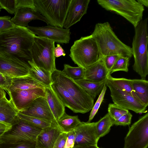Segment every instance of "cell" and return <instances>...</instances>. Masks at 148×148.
Here are the masks:
<instances>
[{
	"label": "cell",
	"mask_w": 148,
	"mask_h": 148,
	"mask_svg": "<svg viewBox=\"0 0 148 148\" xmlns=\"http://www.w3.org/2000/svg\"><path fill=\"white\" fill-rule=\"evenodd\" d=\"M36 36L27 27L15 25L0 34V54L28 63L32 60L30 51Z\"/></svg>",
	"instance_id": "6da1fadb"
},
{
	"label": "cell",
	"mask_w": 148,
	"mask_h": 148,
	"mask_svg": "<svg viewBox=\"0 0 148 148\" xmlns=\"http://www.w3.org/2000/svg\"><path fill=\"white\" fill-rule=\"evenodd\" d=\"M91 35L97 45L99 59L108 56L117 55L130 59L132 56L131 48L119 39L109 22L96 24Z\"/></svg>",
	"instance_id": "7a4b0ae2"
},
{
	"label": "cell",
	"mask_w": 148,
	"mask_h": 148,
	"mask_svg": "<svg viewBox=\"0 0 148 148\" xmlns=\"http://www.w3.org/2000/svg\"><path fill=\"white\" fill-rule=\"evenodd\" d=\"M148 18L142 20L134 27L131 48L134 61L133 69L143 79L148 74Z\"/></svg>",
	"instance_id": "3957f363"
},
{
	"label": "cell",
	"mask_w": 148,
	"mask_h": 148,
	"mask_svg": "<svg viewBox=\"0 0 148 148\" xmlns=\"http://www.w3.org/2000/svg\"><path fill=\"white\" fill-rule=\"evenodd\" d=\"M70 51L69 56L75 64L84 69L99 59L97 45L91 35L75 41Z\"/></svg>",
	"instance_id": "277c9868"
},
{
	"label": "cell",
	"mask_w": 148,
	"mask_h": 148,
	"mask_svg": "<svg viewBox=\"0 0 148 148\" xmlns=\"http://www.w3.org/2000/svg\"><path fill=\"white\" fill-rule=\"evenodd\" d=\"M105 10L115 12L136 27L142 20L144 6L135 0H97Z\"/></svg>",
	"instance_id": "5b68a950"
},
{
	"label": "cell",
	"mask_w": 148,
	"mask_h": 148,
	"mask_svg": "<svg viewBox=\"0 0 148 148\" xmlns=\"http://www.w3.org/2000/svg\"><path fill=\"white\" fill-rule=\"evenodd\" d=\"M37 10L51 26L63 28L71 0H34Z\"/></svg>",
	"instance_id": "8992f818"
},
{
	"label": "cell",
	"mask_w": 148,
	"mask_h": 148,
	"mask_svg": "<svg viewBox=\"0 0 148 148\" xmlns=\"http://www.w3.org/2000/svg\"><path fill=\"white\" fill-rule=\"evenodd\" d=\"M51 80L64 88L72 99L87 112L94 106V99L73 79L56 69L51 73Z\"/></svg>",
	"instance_id": "52a82bcc"
},
{
	"label": "cell",
	"mask_w": 148,
	"mask_h": 148,
	"mask_svg": "<svg viewBox=\"0 0 148 148\" xmlns=\"http://www.w3.org/2000/svg\"><path fill=\"white\" fill-rule=\"evenodd\" d=\"M55 42L36 36L31 50L32 60L38 67L51 73L56 69L54 55Z\"/></svg>",
	"instance_id": "ba28073f"
},
{
	"label": "cell",
	"mask_w": 148,
	"mask_h": 148,
	"mask_svg": "<svg viewBox=\"0 0 148 148\" xmlns=\"http://www.w3.org/2000/svg\"><path fill=\"white\" fill-rule=\"evenodd\" d=\"M41 130L19 119L17 123L13 125L0 137V144L29 142L36 144L37 136Z\"/></svg>",
	"instance_id": "9c48e42d"
},
{
	"label": "cell",
	"mask_w": 148,
	"mask_h": 148,
	"mask_svg": "<svg viewBox=\"0 0 148 148\" xmlns=\"http://www.w3.org/2000/svg\"><path fill=\"white\" fill-rule=\"evenodd\" d=\"M148 113L134 123L125 138L124 148H147Z\"/></svg>",
	"instance_id": "30bf717a"
},
{
	"label": "cell",
	"mask_w": 148,
	"mask_h": 148,
	"mask_svg": "<svg viewBox=\"0 0 148 148\" xmlns=\"http://www.w3.org/2000/svg\"><path fill=\"white\" fill-rule=\"evenodd\" d=\"M106 85L109 88L114 103L137 113L145 112L147 107L133 97L123 92L112 84L107 79Z\"/></svg>",
	"instance_id": "8fae6325"
},
{
	"label": "cell",
	"mask_w": 148,
	"mask_h": 148,
	"mask_svg": "<svg viewBox=\"0 0 148 148\" xmlns=\"http://www.w3.org/2000/svg\"><path fill=\"white\" fill-rule=\"evenodd\" d=\"M10 99L19 112H21L37 98L45 97V90L34 88L16 89L8 94Z\"/></svg>",
	"instance_id": "7c38bea8"
},
{
	"label": "cell",
	"mask_w": 148,
	"mask_h": 148,
	"mask_svg": "<svg viewBox=\"0 0 148 148\" xmlns=\"http://www.w3.org/2000/svg\"><path fill=\"white\" fill-rule=\"evenodd\" d=\"M27 27L39 37L47 38L55 42L68 43L70 39V29H64L51 26L40 27L28 26Z\"/></svg>",
	"instance_id": "4fadbf2b"
},
{
	"label": "cell",
	"mask_w": 148,
	"mask_h": 148,
	"mask_svg": "<svg viewBox=\"0 0 148 148\" xmlns=\"http://www.w3.org/2000/svg\"><path fill=\"white\" fill-rule=\"evenodd\" d=\"M19 112L58 125L45 97L37 98L22 111Z\"/></svg>",
	"instance_id": "5bb4252c"
},
{
	"label": "cell",
	"mask_w": 148,
	"mask_h": 148,
	"mask_svg": "<svg viewBox=\"0 0 148 148\" xmlns=\"http://www.w3.org/2000/svg\"><path fill=\"white\" fill-rule=\"evenodd\" d=\"M30 67L28 63L7 58L0 54V73L9 78L28 75Z\"/></svg>",
	"instance_id": "9a60e30c"
},
{
	"label": "cell",
	"mask_w": 148,
	"mask_h": 148,
	"mask_svg": "<svg viewBox=\"0 0 148 148\" xmlns=\"http://www.w3.org/2000/svg\"><path fill=\"white\" fill-rule=\"evenodd\" d=\"M95 122H81L74 130L75 134L74 146L97 145L98 139L95 130Z\"/></svg>",
	"instance_id": "2e32d148"
},
{
	"label": "cell",
	"mask_w": 148,
	"mask_h": 148,
	"mask_svg": "<svg viewBox=\"0 0 148 148\" xmlns=\"http://www.w3.org/2000/svg\"><path fill=\"white\" fill-rule=\"evenodd\" d=\"M90 0H71L63 27L69 29L77 22L87 13Z\"/></svg>",
	"instance_id": "e0dca14e"
},
{
	"label": "cell",
	"mask_w": 148,
	"mask_h": 148,
	"mask_svg": "<svg viewBox=\"0 0 148 148\" xmlns=\"http://www.w3.org/2000/svg\"><path fill=\"white\" fill-rule=\"evenodd\" d=\"M38 20L49 24L48 21L37 10L25 7H17L15 15L11 19L16 26L27 27L28 23L32 20Z\"/></svg>",
	"instance_id": "ac0fdd59"
},
{
	"label": "cell",
	"mask_w": 148,
	"mask_h": 148,
	"mask_svg": "<svg viewBox=\"0 0 148 148\" xmlns=\"http://www.w3.org/2000/svg\"><path fill=\"white\" fill-rule=\"evenodd\" d=\"M62 132L57 124L52 123L50 126L42 129L37 137L36 148H53Z\"/></svg>",
	"instance_id": "d6986e66"
},
{
	"label": "cell",
	"mask_w": 148,
	"mask_h": 148,
	"mask_svg": "<svg viewBox=\"0 0 148 148\" xmlns=\"http://www.w3.org/2000/svg\"><path fill=\"white\" fill-rule=\"evenodd\" d=\"M18 111L6 95L0 99V121L14 125L18 123Z\"/></svg>",
	"instance_id": "ffe728a7"
},
{
	"label": "cell",
	"mask_w": 148,
	"mask_h": 148,
	"mask_svg": "<svg viewBox=\"0 0 148 148\" xmlns=\"http://www.w3.org/2000/svg\"><path fill=\"white\" fill-rule=\"evenodd\" d=\"M50 86L65 107L69 108L74 113H87L74 101L67 91L62 86L51 80Z\"/></svg>",
	"instance_id": "44dd1931"
},
{
	"label": "cell",
	"mask_w": 148,
	"mask_h": 148,
	"mask_svg": "<svg viewBox=\"0 0 148 148\" xmlns=\"http://www.w3.org/2000/svg\"><path fill=\"white\" fill-rule=\"evenodd\" d=\"M84 79L94 82H99L106 79L109 73L103 61V57L84 70Z\"/></svg>",
	"instance_id": "7402d4cb"
},
{
	"label": "cell",
	"mask_w": 148,
	"mask_h": 148,
	"mask_svg": "<svg viewBox=\"0 0 148 148\" xmlns=\"http://www.w3.org/2000/svg\"><path fill=\"white\" fill-rule=\"evenodd\" d=\"M10 85L8 94L16 89L28 90L40 88L45 90L46 86L29 75L13 78H9Z\"/></svg>",
	"instance_id": "603a6c76"
},
{
	"label": "cell",
	"mask_w": 148,
	"mask_h": 148,
	"mask_svg": "<svg viewBox=\"0 0 148 148\" xmlns=\"http://www.w3.org/2000/svg\"><path fill=\"white\" fill-rule=\"evenodd\" d=\"M45 97L54 117L58 121L65 112V106L50 86L46 87Z\"/></svg>",
	"instance_id": "cb8c5ba5"
},
{
	"label": "cell",
	"mask_w": 148,
	"mask_h": 148,
	"mask_svg": "<svg viewBox=\"0 0 148 148\" xmlns=\"http://www.w3.org/2000/svg\"><path fill=\"white\" fill-rule=\"evenodd\" d=\"M27 62L30 67L29 75L46 87L50 86L51 83V73L38 66L32 60Z\"/></svg>",
	"instance_id": "d4e9b609"
},
{
	"label": "cell",
	"mask_w": 148,
	"mask_h": 148,
	"mask_svg": "<svg viewBox=\"0 0 148 148\" xmlns=\"http://www.w3.org/2000/svg\"><path fill=\"white\" fill-rule=\"evenodd\" d=\"M84 90L94 99L100 93L105 85L107 79L99 82H94L85 79L75 80Z\"/></svg>",
	"instance_id": "484cf974"
},
{
	"label": "cell",
	"mask_w": 148,
	"mask_h": 148,
	"mask_svg": "<svg viewBox=\"0 0 148 148\" xmlns=\"http://www.w3.org/2000/svg\"><path fill=\"white\" fill-rule=\"evenodd\" d=\"M135 92L140 102L147 107L148 105V81L146 79H131Z\"/></svg>",
	"instance_id": "4316f807"
},
{
	"label": "cell",
	"mask_w": 148,
	"mask_h": 148,
	"mask_svg": "<svg viewBox=\"0 0 148 148\" xmlns=\"http://www.w3.org/2000/svg\"><path fill=\"white\" fill-rule=\"evenodd\" d=\"M107 79L119 89L130 94L142 103L136 95L133 90L131 82V79L123 78H114L111 76L110 73H109Z\"/></svg>",
	"instance_id": "83f0119b"
},
{
	"label": "cell",
	"mask_w": 148,
	"mask_h": 148,
	"mask_svg": "<svg viewBox=\"0 0 148 148\" xmlns=\"http://www.w3.org/2000/svg\"><path fill=\"white\" fill-rule=\"evenodd\" d=\"M81 122L77 115L70 116L65 112L57 121L62 132L66 133L74 130Z\"/></svg>",
	"instance_id": "f1b7e54d"
},
{
	"label": "cell",
	"mask_w": 148,
	"mask_h": 148,
	"mask_svg": "<svg viewBox=\"0 0 148 148\" xmlns=\"http://www.w3.org/2000/svg\"><path fill=\"white\" fill-rule=\"evenodd\" d=\"M113 123L114 120L111 118L108 113L95 122V130L98 140L109 132L111 127L114 125Z\"/></svg>",
	"instance_id": "f546056e"
},
{
	"label": "cell",
	"mask_w": 148,
	"mask_h": 148,
	"mask_svg": "<svg viewBox=\"0 0 148 148\" xmlns=\"http://www.w3.org/2000/svg\"><path fill=\"white\" fill-rule=\"evenodd\" d=\"M17 116L19 119L25 121L33 126L41 130L50 126L52 124L49 122L19 112L18 113Z\"/></svg>",
	"instance_id": "4dcf8cb0"
},
{
	"label": "cell",
	"mask_w": 148,
	"mask_h": 148,
	"mask_svg": "<svg viewBox=\"0 0 148 148\" xmlns=\"http://www.w3.org/2000/svg\"><path fill=\"white\" fill-rule=\"evenodd\" d=\"M84 70L80 66L73 67L69 64H65L62 71L67 77L76 80L84 79Z\"/></svg>",
	"instance_id": "1f68e13d"
},
{
	"label": "cell",
	"mask_w": 148,
	"mask_h": 148,
	"mask_svg": "<svg viewBox=\"0 0 148 148\" xmlns=\"http://www.w3.org/2000/svg\"><path fill=\"white\" fill-rule=\"evenodd\" d=\"M129 60L127 58L119 56L110 72L111 74L114 72L120 71L128 72Z\"/></svg>",
	"instance_id": "d6a6232c"
},
{
	"label": "cell",
	"mask_w": 148,
	"mask_h": 148,
	"mask_svg": "<svg viewBox=\"0 0 148 148\" xmlns=\"http://www.w3.org/2000/svg\"><path fill=\"white\" fill-rule=\"evenodd\" d=\"M129 111L114 103H110L108 108V113L113 120H116Z\"/></svg>",
	"instance_id": "836d02e7"
},
{
	"label": "cell",
	"mask_w": 148,
	"mask_h": 148,
	"mask_svg": "<svg viewBox=\"0 0 148 148\" xmlns=\"http://www.w3.org/2000/svg\"><path fill=\"white\" fill-rule=\"evenodd\" d=\"M106 89L107 86L106 84L104 86L97 101L91 110L89 119L87 122H90L97 112L103 100Z\"/></svg>",
	"instance_id": "e575fe53"
},
{
	"label": "cell",
	"mask_w": 148,
	"mask_h": 148,
	"mask_svg": "<svg viewBox=\"0 0 148 148\" xmlns=\"http://www.w3.org/2000/svg\"><path fill=\"white\" fill-rule=\"evenodd\" d=\"M0 5L2 9L12 14L15 13L17 8L16 0H0Z\"/></svg>",
	"instance_id": "d590c367"
},
{
	"label": "cell",
	"mask_w": 148,
	"mask_h": 148,
	"mask_svg": "<svg viewBox=\"0 0 148 148\" xmlns=\"http://www.w3.org/2000/svg\"><path fill=\"white\" fill-rule=\"evenodd\" d=\"M15 25L9 16H0V34L14 27Z\"/></svg>",
	"instance_id": "8d00e7d4"
},
{
	"label": "cell",
	"mask_w": 148,
	"mask_h": 148,
	"mask_svg": "<svg viewBox=\"0 0 148 148\" xmlns=\"http://www.w3.org/2000/svg\"><path fill=\"white\" fill-rule=\"evenodd\" d=\"M36 144L27 142L20 143L0 144V148H36Z\"/></svg>",
	"instance_id": "74e56055"
},
{
	"label": "cell",
	"mask_w": 148,
	"mask_h": 148,
	"mask_svg": "<svg viewBox=\"0 0 148 148\" xmlns=\"http://www.w3.org/2000/svg\"><path fill=\"white\" fill-rule=\"evenodd\" d=\"M132 116V114L129 112L118 119L114 120V125L124 126L129 125L131 123Z\"/></svg>",
	"instance_id": "f35d334b"
},
{
	"label": "cell",
	"mask_w": 148,
	"mask_h": 148,
	"mask_svg": "<svg viewBox=\"0 0 148 148\" xmlns=\"http://www.w3.org/2000/svg\"><path fill=\"white\" fill-rule=\"evenodd\" d=\"M119 56L117 55H112L103 57L105 65L109 73H110V70L115 64Z\"/></svg>",
	"instance_id": "ab89813d"
},
{
	"label": "cell",
	"mask_w": 148,
	"mask_h": 148,
	"mask_svg": "<svg viewBox=\"0 0 148 148\" xmlns=\"http://www.w3.org/2000/svg\"><path fill=\"white\" fill-rule=\"evenodd\" d=\"M17 7L29 8L36 10L34 0H16Z\"/></svg>",
	"instance_id": "60d3db41"
},
{
	"label": "cell",
	"mask_w": 148,
	"mask_h": 148,
	"mask_svg": "<svg viewBox=\"0 0 148 148\" xmlns=\"http://www.w3.org/2000/svg\"><path fill=\"white\" fill-rule=\"evenodd\" d=\"M75 134L74 130L67 133L64 148H73L74 146Z\"/></svg>",
	"instance_id": "b9f144b4"
},
{
	"label": "cell",
	"mask_w": 148,
	"mask_h": 148,
	"mask_svg": "<svg viewBox=\"0 0 148 148\" xmlns=\"http://www.w3.org/2000/svg\"><path fill=\"white\" fill-rule=\"evenodd\" d=\"M67 133L62 132L55 142L53 148H64Z\"/></svg>",
	"instance_id": "7bdbcfd3"
},
{
	"label": "cell",
	"mask_w": 148,
	"mask_h": 148,
	"mask_svg": "<svg viewBox=\"0 0 148 148\" xmlns=\"http://www.w3.org/2000/svg\"><path fill=\"white\" fill-rule=\"evenodd\" d=\"M10 85V78L0 73V88L7 92L8 93Z\"/></svg>",
	"instance_id": "ee69618b"
},
{
	"label": "cell",
	"mask_w": 148,
	"mask_h": 148,
	"mask_svg": "<svg viewBox=\"0 0 148 148\" xmlns=\"http://www.w3.org/2000/svg\"><path fill=\"white\" fill-rule=\"evenodd\" d=\"M12 127V125L10 124L0 121V137Z\"/></svg>",
	"instance_id": "f6af8a7d"
},
{
	"label": "cell",
	"mask_w": 148,
	"mask_h": 148,
	"mask_svg": "<svg viewBox=\"0 0 148 148\" xmlns=\"http://www.w3.org/2000/svg\"><path fill=\"white\" fill-rule=\"evenodd\" d=\"M64 50L59 44L57 45V47H55L54 50V55L55 57H59L66 55Z\"/></svg>",
	"instance_id": "bcb514c9"
},
{
	"label": "cell",
	"mask_w": 148,
	"mask_h": 148,
	"mask_svg": "<svg viewBox=\"0 0 148 148\" xmlns=\"http://www.w3.org/2000/svg\"><path fill=\"white\" fill-rule=\"evenodd\" d=\"M73 148H99L97 145H82L74 146Z\"/></svg>",
	"instance_id": "7dc6e473"
},
{
	"label": "cell",
	"mask_w": 148,
	"mask_h": 148,
	"mask_svg": "<svg viewBox=\"0 0 148 148\" xmlns=\"http://www.w3.org/2000/svg\"><path fill=\"white\" fill-rule=\"evenodd\" d=\"M136 1L142 4L143 6H145L147 7H148V0H136Z\"/></svg>",
	"instance_id": "c3c4849f"
},
{
	"label": "cell",
	"mask_w": 148,
	"mask_h": 148,
	"mask_svg": "<svg viewBox=\"0 0 148 148\" xmlns=\"http://www.w3.org/2000/svg\"><path fill=\"white\" fill-rule=\"evenodd\" d=\"M6 95L5 90L2 89H0V99Z\"/></svg>",
	"instance_id": "681fc988"
},
{
	"label": "cell",
	"mask_w": 148,
	"mask_h": 148,
	"mask_svg": "<svg viewBox=\"0 0 148 148\" xmlns=\"http://www.w3.org/2000/svg\"><path fill=\"white\" fill-rule=\"evenodd\" d=\"M1 9H2L1 8V6H0V11L1 10Z\"/></svg>",
	"instance_id": "f907efd6"
},
{
	"label": "cell",
	"mask_w": 148,
	"mask_h": 148,
	"mask_svg": "<svg viewBox=\"0 0 148 148\" xmlns=\"http://www.w3.org/2000/svg\"></svg>",
	"instance_id": "816d5d0a"
},
{
	"label": "cell",
	"mask_w": 148,
	"mask_h": 148,
	"mask_svg": "<svg viewBox=\"0 0 148 148\" xmlns=\"http://www.w3.org/2000/svg\"><path fill=\"white\" fill-rule=\"evenodd\" d=\"M0 89H1V88H0Z\"/></svg>",
	"instance_id": "f5cc1de1"
}]
</instances>
